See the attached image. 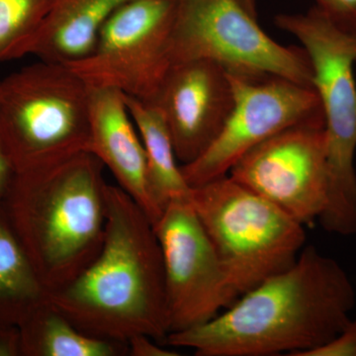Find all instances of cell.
Listing matches in <instances>:
<instances>
[{"instance_id":"2e32d148","label":"cell","mask_w":356,"mask_h":356,"mask_svg":"<svg viewBox=\"0 0 356 356\" xmlns=\"http://www.w3.org/2000/svg\"><path fill=\"white\" fill-rule=\"evenodd\" d=\"M124 96L146 152L152 197L163 212L170 201L191 197V187L178 165L172 136L159 110L152 103Z\"/></svg>"},{"instance_id":"7c38bea8","label":"cell","mask_w":356,"mask_h":356,"mask_svg":"<svg viewBox=\"0 0 356 356\" xmlns=\"http://www.w3.org/2000/svg\"><path fill=\"white\" fill-rule=\"evenodd\" d=\"M149 103L165 119L181 165L199 158L216 140L235 104L228 72L207 60L170 65Z\"/></svg>"},{"instance_id":"3957f363","label":"cell","mask_w":356,"mask_h":356,"mask_svg":"<svg viewBox=\"0 0 356 356\" xmlns=\"http://www.w3.org/2000/svg\"><path fill=\"white\" fill-rule=\"evenodd\" d=\"M104 165L83 152L15 173L2 206L49 294L76 280L99 254L106 225Z\"/></svg>"},{"instance_id":"7402d4cb","label":"cell","mask_w":356,"mask_h":356,"mask_svg":"<svg viewBox=\"0 0 356 356\" xmlns=\"http://www.w3.org/2000/svg\"><path fill=\"white\" fill-rule=\"evenodd\" d=\"M20 355V337L18 327L0 325V356Z\"/></svg>"},{"instance_id":"ba28073f","label":"cell","mask_w":356,"mask_h":356,"mask_svg":"<svg viewBox=\"0 0 356 356\" xmlns=\"http://www.w3.org/2000/svg\"><path fill=\"white\" fill-rule=\"evenodd\" d=\"M175 17V0H130L107 21L90 53L67 65L90 88L149 102L172 65Z\"/></svg>"},{"instance_id":"44dd1931","label":"cell","mask_w":356,"mask_h":356,"mask_svg":"<svg viewBox=\"0 0 356 356\" xmlns=\"http://www.w3.org/2000/svg\"><path fill=\"white\" fill-rule=\"evenodd\" d=\"M129 355L132 356H177V351L166 350L152 337L137 334L127 341Z\"/></svg>"},{"instance_id":"ac0fdd59","label":"cell","mask_w":356,"mask_h":356,"mask_svg":"<svg viewBox=\"0 0 356 356\" xmlns=\"http://www.w3.org/2000/svg\"><path fill=\"white\" fill-rule=\"evenodd\" d=\"M49 6L50 0H0V63L23 58Z\"/></svg>"},{"instance_id":"d6986e66","label":"cell","mask_w":356,"mask_h":356,"mask_svg":"<svg viewBox=\"0 0 356 356\" xmlns=\"http://www.w3.org/2000/svg\"><path fill=\"white\" fill-rule=\"evenodd\" d=\"M305 356H356V320H350L334 339Z\"/></svg>"},{"instance_id":"603a6c76","label":"cell","mask_w":356,"mask_h":356,"mask_svg":"<svg viewBox=\"0 0 356 356\" xmlns=\"http://www.w3.org/2000/svg\"><path fill=\"white\" fill-rule=\"evenodd\" d=\"M14 172L13 165L7 158L6 151H4L3 145L0 139V203L3 201L11 181H13Z\"/></svg>"},{"instance_id":"8992f818","label":"cell","mask_w":356,"mask_h":356,"mask_svg":"<svg viewBox=\"0 0 356 356\" xmlns=\"http://www.w3.org/2000/svg\"><path fill=\"white\" fill-rule=\"evenodd\" d=\"M191 203L216 250L234 302L291 266L304 225L229 175L191 188Z\"/></svg>"},{"instance_id":"30bf717a","label":"cell","mask_w":356,"mask_h":356,"mask_svg":"<svg viewBox=\"0 0 356 356\" xmlns=\"http://www.w3.org/2000/svg\"><path fill=\"white\" fill-rule=\"evenodd\" d=\"M228 175L302 225L318 219L329 186L324 117L297 124L264 140Z\"/></svg>"},{"instance_id":"5b68a950","label":"cell","mask_w":356,"mask_h":356,"mask_svg":"<svg viewBox=\"0 0 356 356\" xmlns=\"http://www.w3.org/2000/svg\"><path fill=\"white\" fill-rule=\"evenodd\" d=\"M89 86L69 65L44 62L0 79V139L14 172L88 152Z\"/></svg>"},{"instance_id":"e0dca14e","label":"cell","mask_w":356,"mask_h":356,"mask_svg":"<svg viewBox=\"0 0 356 356\" xmlns=\"http://www.w3.org/2000/svg\"><path fill=\"white\" fill-rule=\"evenodd\" d=\"M48 297L0 203V325L18 327Z\"/></svg>"},{"instance_id":"5bb4252c","label":"cell","mask_w":356,"mask_h":356,"mask_svg":"<svg viewBox=\"0 0 356 356\" xmlns=\"http://www.w3.org/2000/svg\"><path fill=\"white\" fill-rule=\"evenodd\" d=\"M130 0H50L39 31L25 47L23 57L70 65L90 53L102 28Z\"/></svg>"},{"instance_id":"ffe728a7","label":"cell","mask_w":356,"mask_h":356,"mask_svg":"<svg viewBox=\"0 0 356 356\" xmlns=\"http://www.w3.org/2000/svg\"><path fill=\"white\" fill-rule=\"evenodd\" d=\"M316 6L339 27L356 32V0H316Z\"/></svg>"},{"instance_id":"8fae6325","label":"cell","mask_w":356,"mask_h":356,"mask_svg":"<svg viewBox=\"0 0 356 356\" xmlns=\"http://www.w3.org/2000/svg\"><path fill=\"white\" fill-rule=\"evenodd\" d=\"M154 229L165 269L168 334L202 325L234 303L221 261L191 197L170 201Z\"/></svg>"},{"instance_id":"52a82bcc","label":"cell","mask_w":356,"mask_h":356,"mask_svg":"<svg viewBox=\"0 0 356 356\" xmlns=\"http://www.w3.org/2000/svg\"><path fill=\"white\" fill-rule=\"evenodd\" d=\"M170 56L172 65L207 60L229 72L274 74L314 88L306 51L271 39L240 0H175Z\"/></svg>"},{"instance_id":"7a4b0ae2","label":"cell","mask_w":356,"mask_h":356,"mask_svg":"<svg viewBox=\"0 0 356 356\" xmlns=\"http://www.w3.org/2000/svg\"><path fill=\"white\" fill-rule=\"evenodd\" d=\"M104 242L95 261L49 299L88 336L127 343L168 332L165 269L154 225L118 185L106 184Z\"/></svg>"},{"instance_id":"cb8c5ba5","label":"cell","mask_w":356,"mask_h":356,"mask_svg":"<svg viewBox=\"0 0 356 356\" xmlns=\"http://www.w3.org/2000/svg\"><path fill=\"white\" fill-rule=\"evenodd\" d=\"M240 2L248 13L257 17V0H240Z\"/></svg>"},{"instance_id":"4fadbf2b","label":"cell","mask_w":356,"mask_h":356,"mask_svg":"<svg viewBox=\"0 0 356 356\" xmlns=\"http://www.w3.org/2000/svg\"><path fill=\"white\" fill-rule=\"evenodd\" d=\"M88 153L108 168L118 186L145 211L153 225L163 212L149 191L146 152L123 93L89 86Z\"/></svg>"},{"instance_id":"6da1fadb","label":"cell","mask_w":356,"mask_h":356,"mask_svg":"<svg viewBox=\"0 0 356 356\" xmlns=\"http://www.w3.org/2000/svg\"><path fill=\"white\" fill-rule=\"evenodd\" d=\"M355 290L337 261L304 247L274 274L202 325L172 332L165 343L197 356H305L351 320Z\"/></svg>"},{"instance_id":"9a60e30c","label":"cell","mask_w":356,"mask_h":356,"mask_svg":"<svg viewBox=\"0 0 356 356\" xmlns=\"http://www.w3.org/2000/svg\"><path fill=\"white\" fill-rule=\"evenodd\" d=\"M21 356H122L125 343L88 336L47 298L18 325Z\"/></svg>"},{"instance_id":"277c9868","label":"cell","mask_w":356,"mask_h":356,"mask_svg":"<svg viewBox=\"0 0 356 356\" xmlns=\"http://www.w3.org/2000/svg\"><path fill=\"white\" fill-rule=\"evenodd\" d=\"M274 22L306 51L324 113L329 186L318 220L330 233L355 235L356 32L339 27L316 6L306 13L280 14Z\"/></svg>"},{"instance_id":"9c48e42d","label":"cell","mask_w":356,"mask_h":356,"mask_svg":"<svg viewBox=\"0 0 356 356\" xmlns=\"http://www.w3.org/2000/svg\"><path fill=\"white\" fill-rule=\"evenodd\" d=\"M228 74L235 97L228 120L199 158L180 165L191 188L228 175L245 154L276 134L324 117L310 86L274 74Z\"/></svg>"}]
</instances>
